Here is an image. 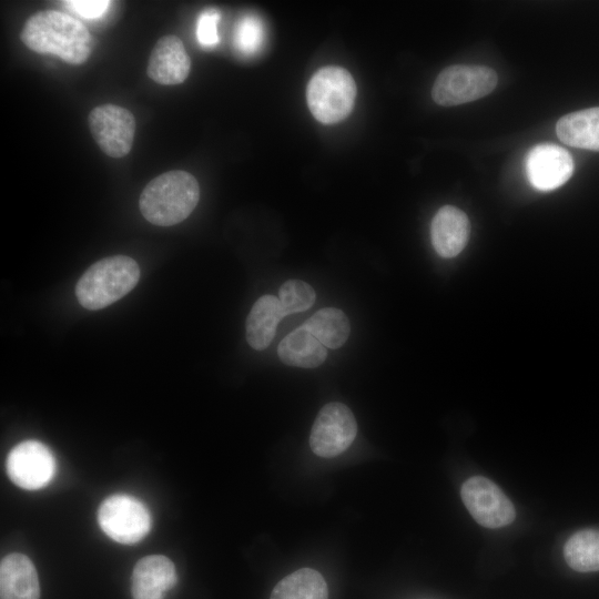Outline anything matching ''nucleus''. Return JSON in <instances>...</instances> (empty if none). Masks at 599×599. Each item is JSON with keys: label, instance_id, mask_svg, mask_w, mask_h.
Here are the masks:
<instances>
[{"label": "nucleus", "instance_id": "nucleus-1", "mask_svg": "<svg viewBox=\"0 0 599 599\" xmlns=\"http://www.w3.org/2000/svg\"><path fill=\"white\" fill-rule=\"evenodd\" d=\"M20 38L30 50L54 54L74 65L84 63L92 49V39L85 26L54 10L32 14L26 21Z\"/></svg>", "mask_w": 599, "mask_h": 599}, {"label": "nucleus", "instance_id": "nucleus-2", "mask_svg": "<svg viewBox=\"0 0 599 599\" xmlns=\"http://www.w3.org/2000/svg\"><path fill=\"white\" fill-rule=\"evenodd\" d=\"M200 200L196 179L186 171L160 174L143 189L139 207L143 217L159 226H171L184 221Z\"/></svg>", "mask_w": 599, "mask_h": 599}, {"label": "nucleus", "instance_id": "nucleus-3", "mask_svg": "<svg viewBox=\"0 0 599 599\" xmlns=\"http://www.w3.org/2000/svg\"><path fill=\"white\" fill-rule=\"evenodd\" d=\"M140 267L125 255H114L93 263L75 285V295L87 309L104 308L125 296L138 284Z\"/></svg>", "mask_w": 599, "mask_h": 599}, {"label": "nucleus", "instance_id": "nucleus-4", "mask_svg": "<svg viewBox=\"0 0 599 599\" xmlns=\"http://www.w3.org/2000/svg\"><path fill=\"white\" fill-rule=\"evenodd\" d=\"M356 84L352 74L339 67L319 69L307 84V104L314 118L324 124L343 121L352 111Z\"/></svg>", "mask_w": 599, "mask_h": 599}, {"label": "nucleus", "instance_id": "nucleus-5", "mask_svg": "<svg viewBox=\"0 0 599 599\" xmlns=\"http://www.w3.org/2000/svg\"><path fill=\"white\" fill-rule=\"evenodd\" d=\"M497 85L496 72L485 65L456 64L444 69L434 82L432 95L443 106L478 100Z\"/></svg>", "mask_w": 599, "mask_h": 599}, {"label": "nucleus", "instance_id": "nucleus-6", "mask_svg": "<svg viewBox=\"0 0 599 599\" xmlns=\"http://www.w3.org/2000/svg\"><path fill=\"white\" fill-rule=\"evenodd\" d=\"M101 529L111 539L132 545L146 536L151 517L145 506L129 495H113L101 504L98 511Z\"/></svg>", "mask_w": 599, "mask_h": 599}, {"label": "nucleus", "instance_id": "nucleus-7", "mask_svg": "<svg viewBox=\"0 0 599 599\" xmlns=\"http://www.w3.org/2000/svg\"><path fill=\"white\" fill-rule=\"evenodd\" d=\"M357 434V424L351 409L342 403H328L313 424L309 446L319 457L332 458L345 451Z\"/></svg>", "mask_w": 599, "mask_h": 599}, {"label": "nucleus", "instance_id": "nucleus-8", "mask_svg": "<svg viewBox=\"0 0 599 599\" xmlns=\"http://www.w3.org/2000/svg\"><path fill=\"white\" fill-rule=\"evenodd\" d=\"M460 495L473 518L486 528H501L515 519L512 502L486 477L468 478L461 486Z\"/></svg>", "mask_w": 599, "mask_h": 599}, {"label": "nucleus", "instance_id": "nucleus-9", "mask_svg": "<svg viewBox=\"0 0 599 599\" xmlns=\"http://www.w3.org/2000/svg\"><path fill=\"white\" fill-rule=\"evenodd\" d=\"M88 122L103 153L111 158H123L131 151L136 124L129 110L111 103L102 104L90 112Z\"/></svg>", "mask_w": 599, "mask_h": 599}, {"label": "nucleus", "instance_id": "nucleus-10", "mask_svg": "<svg viewBox=\"0 0 599 599\" xmlns=\"http://www.w3.org/2000/svg\"><path fill=\"white\" fill-rule=\"evenodd\" d=\"M55 468V459L50 449L37 440H26L14 446L6 461L9 478L28 490L47 486L52 480Z\"/></svg>", "mask_w": 599, "mask_h": 599}, {"label": "nucleus", "instance_id": "nucleus-11", "mask_svg": "<svg viewBox=\"0 0 599 599\" xmlns=\"http://www.w3.org/2000/svg\"><path fill=\"white\" fill-rule=\"evenodd\" d=\"M526 172L535 189L551 191L569 180L573 160L566 149L557 144H537L527 154Z\"/></svg>", "mask_w": 599, "mask_h": 599}, {"label": "nucleus", "instance_id": "nucleus-12", "mask_svg": "<svg viewBox=\"0 0 599 599\" xmlns=\"http://www.w3.org/2000/svg\"><path fill=\"white\" fill-rule=\"evenodd\" d=\"M191 71V59L182 40L173 34L159 39L148 62V77L163 85H175L185 81Z\"/></svg>", "mask_w": 599, "mask_h": 599}, {"label": "nucleus", "instance_id": "nucleus-13", "mask_svg": "<svg viewBox=\"0 0 599 599\" xmlns=\"http://www.w3.org/2000/svg\"><path fill=\"white\" fill-rule=\"evenodd\" d=\"M176 582L173 562L165 556L151 555L136 562L131 576L133 599H163Z\"/></svg>", "mask_w": 599, "mask_h": 599}, {"label": "nucleus", "instance_id": "nucleus-14", "mask_svg": "<svg viewBox=\"0 0 599 599\" xmlns=\"http://www.w3.org/2000/svg\"><path fill=\"white\" fill-rule=\"evenodd\" d=\"M470 225L467 215L459 209L445 205L435 214L430 235L435 251L450 258L459 254L469 238Z\"/></svg>", "mask_w": 599, "mask_h": 599}, {"label": "nucleus", "instance_id": "nucleus-15", "mask_svg": "<svg viewBox=\"0 0 599 599\" xmlns=\"http://www.w3.org/2000/svg\"><path fill=\"white\" fill-rule=\"evenodd\" d=\"M1 599H39L40 586L37 570L22 554H10L0 565Z\"/></svg>", "mask_w": 599, "mask_h": 599}, {"label": "nucleus", "instance_id": "nucleus-16", "mask_svg": "<svg viewBox=\"0 0 599 599\" xmlns=\"http://www.w3.org/2000/svg\"><path fill=\"white\" fill-rule=\"evenodd\" d=\"M286 316L278 297L261 296L246 318V341L256 351L265 349L273 341L278 323Z\"/></svg>", "mask_w": 599, "mask_h": 599}, {"label": "nucleus", "instance_id": "nucleus-17", "mask_svg": "<svg viewBox=\"0 0 599 599\" xmlns=\"http://www.w3.org/2000/svg\"><path fill=\"white\" fill-rule=\"evenodd\" d=\"M277 354L284 364L301 368H315L327 356L325 346L304 325L282 339Z\"/></svg>", "mask_w": 599, "mask_h": 599}, {"label": "nucleus", "instance_id": "nucleus-18", "mask_svg": "<svg viewBox=\"0 0 599 599\" xmlns=\"http://www.w3.org/2000/svg\"><path fill=\"white\" fill-rule=\"evenodd\" d=\"M556 131L567 145L599 151V108L564 115L558 120Z\"/></svg>", "mask_w": 599, "mask_h": 599}, {"label": "nucleus", "instance_id": "nucleus-19", "mask_svg": "<svg viewBox=\"0 0 599 599\" xmlns=\"http://www.w3.org/2000/svg\"><path fill=\"white\" fill-rule=\"evenodd\" d=\"M328 589L323 576L302 568L284 577L274 587L270 599H327Z\"/></svg>", "mask_w": 599, "mask_h": 599}, {"label": "nucleus", "instance_id": "nucleus-20", "mask_svg": "<svg viewBox=\"0 0 599 599\" xmlns=\"http://www.w3.org/2000/svg\"><path fill=\"white\" fill-rule=\"evenodd\" d=\"M303 325L328 348L343 346L351 333L347 316L334 307L317 311Z\"/></svg>", "mask_w": 599, "mask_h": 599}, {"label": "nucleus", "instance_id": "nucleus-21", "mask_svg": "<svg viewBox=\"0 0 599 599\" xmlns=\"http://www.w3.org/2000/svg\"><path fill=\"white\" fill-rule=\"evenodd\" d=\"M564 557L573 570H599V530L583 529L575 532L565 544Z\"/></svg>", "mask_w": 599, "mask_h": 599}, {"label": "nucleus", "instance_id": "nucleus-22", "mask_svg": "<svg viewBox=\"0 0 599 599\" xmlns=\"http://www.w3.org/2000/svg\"><path fill=\"white\" fill-rule=\"evenodd\" d=\"M264 39V23L257 14H244L236 22L233 42L242 55L255 54L263 47Z\"/></svg>", "mask_w": 599, "mask_h": 599}, {"label": "nucleus", "instance_id": "nucleus-23", "mask_svg": "<svg viewBox=\"0 0 599 599\" xmlns=\"http://www.w3.org/2000/svg\"><path fill=\"white\" fill-rule=\"evenodd\" d=\"M313 287L301 280L286 281L280 288L278 300L285 315L308 309L315 302Z\"/></svg>", "mask_w": 599, "mask_h": 599}, {"label": "nucleus", "instance_id": "nucleus-24", "mask_svg": "<svg viewBox=\"0 0 599 599\" xmlns=\"http://www.w3.org/2000/svg\"><path fill=\"white\" fill-rule=\"evenodd\" d=\"M221 12L217 8H205L197 18L196 38L203 48H214L220 42L217 26Z\"/></svg>", "mask_w": 599, "mask_h": 599}, {"label": "nucleus", "instance_id": "nucleus-25", "mask_svg": "<svg viewBox=\"0 0 599 599\" xmlns=\"http://www.w3.org/2000/svg\"><path fill=\"white\" fill-rule=\"evenodd\" d=\"M62 3L85 19H97L106 12L111 2L108 0H68Z\"/></svg>", "mask_w": 599, "mask_h": 599}]
</instances>
